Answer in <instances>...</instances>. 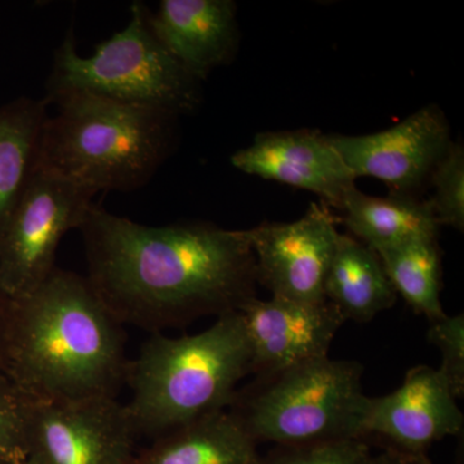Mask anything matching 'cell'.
Returning a JSON list of instances; mask_svg holds the SVG:
<instances>
[{
	"mask_svg": "<svg viewBox=\"0 0 464 464\" xmlns=\"http://www.w3.org/2000/svg\"><path fill=\"white\" fill-rule=\"evenodd\" d=\"M79 231L87 279L119 323L151 334L239 313L256 298L246 230L210 224L145 226L92 206Z\"/></svg>",
	"mask_w": 464,
	"mask_h": 464,
	"instance_id": "1",
	"label": "cell"
},
{
	"mask_svg": "<svg viewBox=\"0 0 464 464\" xmlns=\"http://www.w3.org/2000/svg\"><path fill=\"white\" fill-rule=\"evenodd\" d=\"M128 362L123 324L87 277L56 267L12 299L3 374L36 402L116 398Z\"/></svg>",
	"mask_w": 464,
	"mask_h": 464,
	"instance_id": "2",
	"label": "cell"
},
{
	"mask_svg": "<svg viewBox=\"0 0 464 464\" xmlns=\"http://www.w3.org/2000/svg\"><path fill=\"white\" fill-rule=\"evenodd\" d=\"M252 355L239 313L217 317L198 334H151L125 381L127 408L139 435L157 439L230 408L237 384L250 374Z\"/></svg>",
	"mask_w": 464,
	"mask_h": 464,
	"instance_id": "3",
	"label": "cell"
},
{
	"mask_svg": "<svg viewBox=\"0 0 464 464\" xmlns=\"http://www.w3.org/2000/svg\"><path fill=\"white\" fill-rule=\"evenodd\" d=\"M48 115L38 167L96 192L133 191L169 155L176 115L87 92L60 94Z\"/></svg>",
	"mask_w": 464,
	"mask_h": 464,
	"instance_id": "4",
	"label": "cell"
},
{
	"mask_svg": "<svg viewBox=\"0 0 464 464\" xmlns=\"http://www.w3.org/2000/svg\"><path fill=\"white\" fill-rule=\"evenodd\" d=\"M364 368L329 356L256 377L237 390L228 413L256 442L279 447L364 439L369 398Z\"/></svg>",
	"mask_w": 464,
	"mask_h": 464,
	"instance_id": "5",
	"label": "cell"
},
{
	"mask_svg": "<svg viewBox=\"0 0 464 464\" xmlns=\"http://www.w3.org/2000/svg\"><path fill=\"white\" fill-rule=\"evenodd\" d=\"M148 14L145 5L134 2L127 26L97 45L90 57L78 53L74 36L67 34L54 53L45 100L87 92L176 116L197 108L199 82L160 44Z\"/></svg>",
	"mask_w": 464,
	"mask_h": 464,
	"instance_id": "6",
	"label": "cell"
},
{
	"mask_svg": "<svg viewBox=\"0 0 464 464\" xmlns=\"http://www.w3.org/2000/svg\"><path fill=\"white\" fill-rule=\"evenodd\" d=\"M94 195L36 167L0 235V286L9 298L25 297L50 276L61 240L83 225Z\"/></svg>",
	"mask_w": 464,
	"mask_h": 464,
	"instance_id": "7",
	"label": "cell"
},
{
	"mask_svg": "<svg viewBox=\"0 0 464 464\" xmlns=\"http://www.w3.org/2000/svg\"><path fill=\"white\" fill-rule=\"evenodd\" d=\"M139 436L116 398L36 402L25 464H132Z\"/></svg>",
	"mask_w": 464,
	"mask_h": 464,
	"instance_id": "8",
	"label": "cell"
},
{
	"mask_svg": "<svg viewBox=\"0 0 464 464\" xmlns=\"http://www.w3.org/2000/svg\"><path fill=\"white\" fill-rule=\"evenodd\" d=\"M256 258V276L273 297L322 304L340 232L328 207L313 204L290 224L246 230Z\"/></svg>",
	"mask_w": 464,
	"mask_h": 464,
	"instance_id": "9",
	"label": "cell"
},
{
	"mask_svg": "<svg viewBox=\"0 0 464 464\" xmlns=\"http://www.w3.org/2000/svg\"><path fill=\"white\" fill-rule=\"evenodd\" d=\"M328 139L355 179L374 177L396 195H409L431 177L451 143L447 118L435 105L382 132Z\"/></svg>",
	"mask_w": 464,
	"mask_h": 464,
	"instance_id": "10",
	"label": "cell"
},
{
	"mask_svg": "<svg viewBox=\"0 0 464 464\" xmlns=\"http://www.w3.org/2000/svg\"><path fill=\"white\" fill-rule=\"evenodd\" d=\"M248 337L250 374L264 377L328 356L346 317L331 302L304 304L273 297L249 301L239 311Z\"/></svg>",
	"mask_w": 464,
	"mask_h": 464,
	"instance_id": "11",
	"label": "cell"
},
{
	"mask_svg": "<svg viewBox=\"0 0 464 464\" xmlns=\"http://www.w3.org/2000/svg\"><path fill=\"white\" fill-rule=\"evenodd\" d=\"M457 400L439 369L415 366L400 389L369 398L364 436L378 435L405 453L423 454L433 442L462 432Z\"/></svg>",
	"mask_w": 464,
	"mask_h": 464,
	"instance_id": "12",
	"label": "cell"
},
{
	"mask_svg": "<svg viewBox=\"0 0 464 464\" xmlns=\"http://www.w3.org/2000/svg\"><path fill=\"white\" fill-rule=\"evenodd\" d=\"M231 164L250 176L314 192L338 209L356 188L355 176L319 130L259 133L232 155Z\"/></svg>",
	"mask_w": 464,
	"mask_h": 464,
	"instance_id": "13",
	"label": "cell"
},
{
	"mask_svg": "<svg viewBox=\"0 0 464 464\" xmlns=\"http://www.w3.org/2000/svg\"><path fill=\"white\" fill-rule=\"evenodd\" d=\"M149 25L160 44L198 82L225 65L237 47L231 0H163Z\"/></svg>",
	"mask_w": 464,
	"mask_h": 464,
	"instance_id": "14",
	"label": "cell"
},
{
	"mask_svg": "<svg viewBox=\"0 0 464 464\" xmlns=\"http://www.w3.org/2000/svg\"><path fill=\"white\" fill-rule=\"evenodd\" d=\"M132 464H264L257 442L227 411L154 439Z\"/></svg>",
	"mask_w": 464,
	"mask_h": 464,
	"instance_id": "15",
	"label": "cell"
},
{
	"mask_svg": "<svg viewBox=\"0 0 464 464\" xmlns=\"http://www.w3.org/2000/svg\"><path fill=\"white\" fill-rule=\"evenodd\" d=\"M325 298L346 320L365 323L392 307L398 293L377 253L350 235L340 234L326 275Z\"/></svg>",
	"mask_w": 464,
	"mask_h": 464,
	"instance_id": "16",
	"label": "cell"
},
{
	"mask_svg": "<svg viewBox=\"0 0 464 464\" xmlns=\"http://www.w3.org/2000/svg\"><path fill=\"white\" fill-rule=\"evenodd\" d=\"M341 210L348 230L375 253L409 241L438 239L440 224L427 201L409 195L371 197L353 188Z\"/></svg>",
	"mask_w": 464,
	"mask_h": 464,
	"instance_id": "17",
	"label": "cell"
},
{
	"mask_svg": "<svg viewBox=\"0 0 464 464\" xmlns=\"http://www.w3.org/2000/svg\"><path fill=\"white\" fill-rule=\"evenodd\" d=\"M48 105L20 97L0 108V235L38 167Z\"/></svg>",
	"mask_w": 464,
	"mask_h": 464,
	"instance_id": "18",
	"label": "cell"
},
{
	"mask_svg": "<svg viewBox=\"0 0 464 464\" xmlns=\"http://www.w3.org/2000/svg\"><path fill=\"white\" fill-rule=\"evenodd\" d=\"M396 293L430 322L447 315L442 310L441 252L438 239L409 241L377 253Z\"/></svg>",
	"mask_w": 464,
	"mask_h": 464,
	"instance_id": "19",
	"label": "cell"
},
{
	"mask_svg": "<svg viewBox=\"0 0 464 464\" xmlns=\"http://www.w3.org/2000/svg\"><path fill=\"white\" fill-rule=\"evenodd\" d=\"M35 406V400L0 374V463H26Z\"/></svg>",
	"mask_w": 464,
	"mask_h": 464,
	"instance_id": "20",
	"label": "cell"
},
{
	"mask_svg": "<svg viewBox=\"0 0 464 464\" xmlns=\"http://www.w3.org/2000/svg\"><path fill=\"white\" fill-rule=\"evenodd\" d=\"M435 188L427 201L440 226L464 230V151L459 143H450L431 174Z\"/></svg>",
	"mask_w": 464,
	"mask_h": 464,
	"instance_id": "21",
	"label": "cell"
},
{
	"mask_svg": "<svg viewBox=\"0 0 464 464\" xmlns=\"http://www.w3.org/2000/svg\"><path fill=\"white\" fill-rule=\"evenodd\" d=\"M264 464H378L362 439L279 447Z\"/></svg>",
	"mask_w": 464,
	"mask_h": 464,
	"instance_id": "22",
	"label": "cell"
},
{
	"mask_svg": "<svg viewBox=\"0 0 464 464\" xmlns=\"http://www.w3.org/2000/svg\"><path fill=\"white\" fill-rule=\"evenodd\" d=\"M430 343L439 348L442 362L439 371L444 375L457 399L464 393V316L445 315L431 322L427 333Z\"/></svg>",
	"mask_w": 464,
	"mask_h": 464,
	"instance_id": "23",
	"label": "cell"
},
{
	"mask_svg": "<svg viewBox=\"0 0 464 464\" xmlns=\"http://www.w3.org/2000/svg\"><path fill=\"white\" fill-rule=\"evenodd\" d=\"M11 313L12 299L8 297L7 293L0 286V374H3V372H5Z\"/></svg>",
	"mask_w": 464,
	"mask_h": 464,
	"instance_id": "24",
	"label": "cell"
},
{
	"mask_svg": "<svg viewBox=\"0 0 464 464\" xmlns=\"http://www.w3.org/2000/svg\"><path fill=\"white\" fill-rule=\"evenodd\" d=\"M378 464H432L423 454L405 453V451L389 450L377 457Z\"/></svg>",
	"mask_w": 464,
	"mask_h": 464,
	"instance_id": "25",
	"label": "cell"
},
{
	"mask_svg": "<svg viewBox=\"0 0 464 464\" xmlns=\"http://www.w3.org/2000/svg\"><path fill=\"white\" fill-rule=\"evenodd\" d=\"M0 464H8V463H0Z\"/></svg>",
	"mask_w": 464,
	"mask_h": 464,
	"instance_id": "26",
	"label": "cell"
}]
</instances>
